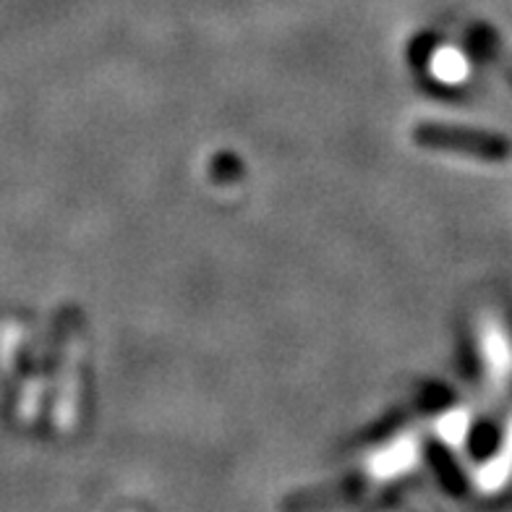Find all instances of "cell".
<instances>
[{
	"mask_svg": "<svg viewBox=\"0 0 512 512\" xmlns=\"http://www.w3.org/2000/svg\"><path fill=\"white\" fill-rule=\"evenodd\" d=\"M416 139L426 147H442V149H468V152H492V142L486 136L473 134V131H463V128L452 126H434V123H426V126L416 128Z\"/></svg>",
	"mask_w": 512,
	"mask_h": 512,
	"instance_id": "cell-1",
	"label": "cell"
}]
</instances>
